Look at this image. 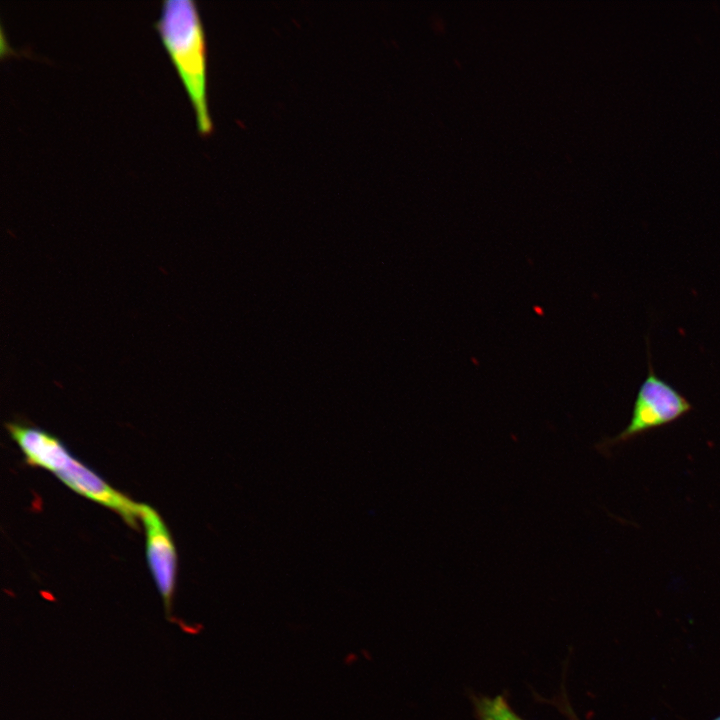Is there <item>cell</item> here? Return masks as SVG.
Here are the masks:
<instances>
[{
    "label": "cell",
    "mask_w": 720,
    "mask_h": 720,
    "mask_svg": "<svg viewBox=\"0 0 720 720\" xmlns=\"http://www.w3.org/2000/svg\"><path fill=\"white\" fill-rule=\"evenodd\" d=\"M5 426L28 464L52 472L76 493L113 510L130 527L138 528L140 504L75 459L57 437L25 423L8 422Z\"/></svg>",
    "instance_id": "1"
},
{
    "label": "cell",
    "mask_w": 720,
    "mask_h": 720,
    "mask_svg": "<svg viewBox=\"0 0 720 720\" xmlns=\"http://www.w3.org/2000/svg\"><path fill=\"white\" fill-rule=\"evenodd\" d=\"M140 521L146 535V555L150 571L162 597L167 618L172 616V602L177 575V554L171 534L158 512L147 504H140Z\"/></svg>",
    "instance_id": "4"
},
{
    "label": "cell",
    "mask_w": 720,
    "mask_h": 720,
    "mask_svg": "<svg viewBox=\"0 0 720 720\" xmlns=\"http://www.w3.org/2000/svg\"><path fill=\"white\" fill-rule=\"evenodd\" d=\"M472 699L476 720H524L502 695L473 696Z\"/></svg>",
    "instance_id": "5"
},
{
    "label": "cell",
    "mask_w": 720,
    "mask_h": 720,
    "mask_svg": "<svg viewBox=\"0 0 720 720\" xmlns=\"http://www.w3.org/2000/svg\"><path fill=\"white\" fill-rule=\"evenodd\" d=\"M648 372L634 400L627 426L616 436L603 439L596 448L604 453L654 429L669 425L688 414L693 406L673 385L654 371L647 341Z\"/></svg>",
    "instance_id": "3"
},
{
    "label": "cell",
    "mask_w": 720,
    "mask_h": 720,
    "mask_svg": "<svg viewBox=\"0 0 720 720\" xmlns=\"http://www.w3.org/2000/svg\"><path fill=\"white\" fill-rule=\"evenodd\" d=\"M154 26L190 98L198 131L209 133L204 33L195 2L164 0Z\"/></svg>",
    "instance_id": "2"
},
{
    "label": "cell",
    "mask_w": 720,
    "mask_h": 720,
    "mask_svg": "<svg viewBox=\"0 0 720 720\" xmlns=\"http://www.w3.org/2000/svg\"><path fill=\"white\" fill-rule=\"evenodd\" d=\"M712 720H720V715Z\"/></svg>",
    "instance_id": "6"
}]
</instances>
